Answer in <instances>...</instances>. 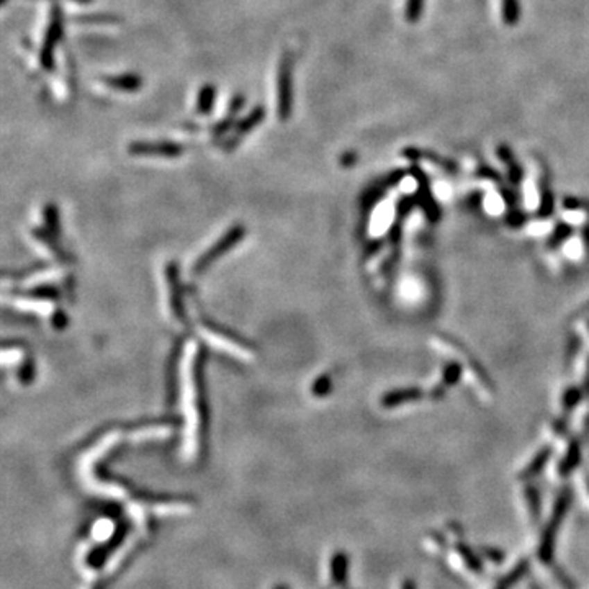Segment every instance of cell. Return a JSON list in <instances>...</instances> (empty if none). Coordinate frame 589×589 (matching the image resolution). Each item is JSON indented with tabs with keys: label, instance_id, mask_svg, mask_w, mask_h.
I'll return each mask as SVG.
<instances>
[{
	"label": "cell",
	"instance_id": "24",
	"mask_svg": "<svg viewBox=\"0 0 589 589\" xmlns=\"http://www.w3.org/2000/svg\"><path fill=\"white\" fill-rule=\"evenodd\" d=\"M277 589H283V588H277Z\"/></svg>",
	"mask_w": 589,
	"mask_h": 589
},
{
	"label": "cell",
	"instance_id": "16",
	"mask_svg": "<svg viewBox=\"0 0 589 589\" xmlns=\"http://www.w3.org/2000/svg\"><path fill=\"white\" fill-rule=\"evenodd\" d=\"M422 10V0H408V7H406V17L409 22H416L421 17Z\"/></svg>",
	"mask_w": 589,
	"mask_h": 589
},
{
	"label": "cell",
	"instance_id": "10",
	"mask_svg": "<svg viewBox=\"0 0 589 589\" xmlns=\"http://www.w3.org/2000/svg\"><path fill=\"white\" fill-rule=\"evenodd\" d=\"M579 459H581V450H579V444H578V442L574 441V442H572V444L568 445V449H566L565 455L561 456L558 467H556V470H558L560 477H566V475L572 473L573 470L578 467Z\"/></svg>",
	"mask_w": 589,
	"mask_h": 589
},
{
	"label": "cell",
	"instance_id": "13",
	"mask_svg": "<svg viewBox=\"0 0 589 589\" xmlns=\"http://www.w3.org/2000/svg\"><path fill=\"white\" fill-rule=\"evenodd\" d=\"M264 115H266V112H264V108H262V107H255L254 110L250 112L248 117L243 118V120H241L239 123H237V125H236V131H234V135L241 136V135L249 133V131L253 130L254 126H257L259 123L264 120Z\"/></svg>",
	"mask_w": 589,
	"mask_h": 589
},
{
	"label": "cell",
	"instance_id": "21",
	"mask_svg": "<svg viewBox=\"0 0 589 589\" xmlns=\"http://www.w3.org/2000/svg\"><path fill=\"white\" fill-rule=\"evenodd\" d=\"M400 589H416V584H414V581H411V579H404V581L401 583Z\"/></svg>",
	"mask_w": 589,
	"mask_h": 589
},
{
	"label": "cell",
	"instance_id": "1",
	"mask_svg": "<svg viewBox=\"0 0 589 589\" xmlns=\"http://www.w3.org/2000/svg\"><path fill=\"white\" fill-rule=\"evenodd\" d=\"M570 503H572V491L565 490L563 493H560V496L556 497L554 504V511H552L549 522L543 527L540 542H538L537 547V555L543 563H549V561L554 558L556 536H558L560 526L563 524L565 515L568 513Z\"/></svg>",
	"mask_w": 589,
	"mask_h": 589
},
{
	"label": "cell",
	"instance_id": "20",
	"mask_svg": "<svg viewBox=\"0 0 589 589\" xmlns=\"http://www.w3.org/2000/svg\"><path fill=\"white\" fill-rule=\"evenodd\" d=\"M581 485H583V496H584V503L589 508V477L586 475H583L581 478Z\"/></svg>",
	"mask_w": 589,
	"mask_h": 589
},
{
	"label": "cell",
	"instance_id": "5",
	"mask_svg": "<svg viewBox=\"0 0 589 589\" xmlns=\"http://www.w3.org/2000/svg\"><path fill=\"white\" fill-rule=\"evenodd\" d=\"M130 153L133 154H161V156H179L182 148L176 143H135L130 146Z\"/></svg>",
	"mask_w": 589,
	"mask_h": 589
},
{
	"label": "cell",
	"instance_id": "7",
	"mask_svg": "<svg viewBox=\"0 0 589 589\" xmlns=\"http://www.w3.org/2000/svg\"><path fill=\"white\" fill-rule=\"evenodd\" d=\"M422 396V391L418 388H403V390H395L390 391L388 395L383 396L382 403L385 408H396V406L403 403H411V401H416Z\"/></svg>",
	"mask_w": 589,
	"mask_h": 589
},
{
	"label": "cell",
	"instance_id": "14",
	"mask_svg": "<svg viewBox=\"0 0 589 589\" xmlns=\"http://www.w3.org/2000/svg\"><path fill=\"white\" fill-rule=\"evenodd\" d=\"M526 570H527V561L526 560L519 561V563L514 566L513 572H509L508 574H506V577L500 581V584H496V586L493 588V589H511V588L514 586L515 583L519 581L520 578L524 577Z\"/></svg>",
	"mask_w": 589,
	"mask_h": 589
},
{
	"label": "cell",
	"instance_id": "19",
	"mask_svg": "<svg viewBox=\"0 0 589 589\" xmlns=\"http://www.w3.org/2000/svg\"><path fill=\"white\" fill-rule=\"evenodd\" d=\"M244 103H246L244 95H241V94L234 95V97H232V100H231V103H230V108H228V115L236 117L237 113L241 112V108H243Z\"/></svg>",
	"mask_w": 589,
	"mask_h": 589
},
{
	"label": "cell",
	"instance_id": "15",
	"mask_svg": "<svg viewBox=\"0 0 589 589\" xmlns=\"http://www.w3.org/2000/svg\"><path fill=\"white\" fill-rule=\"evenodd\" d=\"M76 22H79V24H117V22H120V18L117 15H89V17H80L76 18Z\"/></svg>",
	"mask_w": 589,
	"mask_h": 589
},
{
	"label": "cell",
	"instance_id": "4",
	"mask_svg": "<svg viewBox=\"0 0 589 589\" xmlns=\"http://www.w3.org/2000/svg\"><path fill=\"white\" fill-rule=\"evenodd\" d=\"M449 561L450 566L455 570L456 573L463 574L467 578H475L478 574L483 573V561L479 556L472 552V549L467 543L459 540L454 542L452 550L449 554Z\"/></svg>",
	"mask_w": 589,
	"mask_h": 589
},
{
	"label": "cell",
	"instance_id": "8",
	"mask_svg": "<svg viewBox=\"0 0 589 589\" xmlns=\"http://www.w3.org/2000/svg\"><path fill=\"white\" fill-rule=\"evenodd\" d=\"M522 497L526 518L533 526V522H538V518H540V496H538V491L536 488L526 486L522 491Z\"/></svg>",
	"mask_w": 589,
	"mask_h": 589
},
{
	"label": "cell",
	"instance_id": "23",
	"mask_svg": "<svg viewBox=\"0 0 589 589\" xmlns=\"http://www.w3.org/2000/svg\"><path fill=\"white\" fill-rule=\"evenodd\" d=\"M586 330H588V332H589V321H586Z\"/></svg>",
	"mask_w": 589,
	"mask_h": 589
},
{
	"label": "cell",
	"instance_id": "6",
	"mask_svg": "<svg viewBox=\"0 0 589 589\" xmlns=\"http://www.w3.org/2000/svg\"><path fill=\"white\" fill-rule=\"evenodd\" d=\"M105 84L108 87H112V89L120 90V92H136V90L141 89V85H143V79L138 74H133V72H125V74H118V76H107L102 79Z\"/></svg>",
	"mask_w": 589,
	"mask_h": 589
},
{
	"label": "cell",
	"instance_id": "11",
	"mask_svg": "<svg viewBox=\"0 0 589 589\" xmlns=\"http://www.w3.org/2000/svg\"><path fill=\"white\" fill-rule=\"evenodd\" d=\"M550 455H552V450L549 449V447L542 449L536 456H533L532 462L529 463L527 467L522 470V472H520V478H522V479H529V478L536 477V475L540 473L542 468L545 467L547 462H549Z\"/></svg>",
	"mask_w": 589,
	"mask_h": 589
},
{
	"label": "cell",
	"instance_id": "12",
	"mask_svg": "<svg viewBox=\"0 0 589 589\" xmlns=\"http://www.w3.org/2000/svg\"><path fill=\"white\" fill-rule=\"evenodd\" d=\"M214 99H216V89H214V85H203L198 92V99H196V110H198V113H202V115L212 113Z\"/></svg>",
	"mask_w": 589,
	"mask_h": 589
},
{
	"label": "cell",
	"instance_id": "22",
	"mask_svg": "<svg viewBox=\"0 0 589 589\" xmlns=\"http://www.w3.org/2000/svg\"><path fill=\"white\" fill-rule=\"evenodd\" d=\"M71 2H76V3H90V2H92V0H71Z\"/></svg>",
	"mask_w": 589,
	"mask_h": 589
},
{
	"label": "cell",
	"instance_id": "3",
	"mask_svg": "<svg viewBox=\"0 0 589 589\" xmlns=\"http://www.w3.org/2000/svg\"><path fill=\"white\" fill-rule=\"evenodd\" d=\"M64 35V17L62 10L59 6L51 8V18H49V25L46 33H44L43 44L40 49V62L44 71L54 69V51H56L58 44L61 43Z\"/></svg>",
	"mask_w": 589,
	"mask_h": 589
},
{
	"label": "cell",
	"instance_id": "17",
	"mask_svg": "<svg viewBox=\"0 0 589 589\" xmlns=\"http://www.w3.org/2000/svg\"><path fill=\"white\" fill-rule=\"evenodd\" d=\"M481 556H483V560L485 561H488V563H491V565H501L503 563V560H504V555L501 554L500 550H496V549H483L481 550Z\"/></svg>",
	"mask_w": 589,
	"mask_h": 589
},
{
	"label": "cell",
	"instance_id": "2",
	"mask_svg": "<svg viewBox=\"0 0 589 589\" xmlns=\"http://www.w3.org/2000/svg\"><path fill=\"white\" fill-rule=\"evenodd\" d=\"M277 77L278 117L282 121H287L291 115V107H293V54L290 51L283 54Z\"/></svg>",
	"mask_w": 589,
	"mask_h": 589
},
{
	"label": "cell",
	"instance_id": "18",
	"mask_svg": "<svg viewBox=\"0 0 589 589\" xmlns=\"http://www.w3.org/2000/svg\"><path fill=\"white\" fill-rule=\"evenodd\" d=\"M579 400H581V391L577 390V388H572V390H568L565 393L563 406L566 409H572L573 406H577Z\"/></svg>",
	"mask_w": 589,
	"mask_h": 589
},
{
	"label": "cell",
	"instance_id": "9",
	"mask_svg": "<svg viewBox=\"0 0 589 589\" xmlns=\"http://www.w3.org/2000/svg\"><path fill=\"white\" fill-rule=\"evenodd\" d=\"M347 568H349V558H347L344 552H337V554L332 555L330 573H331V583L334 584V586H342V584L345 583Z\"/></svg>",
	"mask_w": 589,
	"mask_h": 589
}]
</instances>
